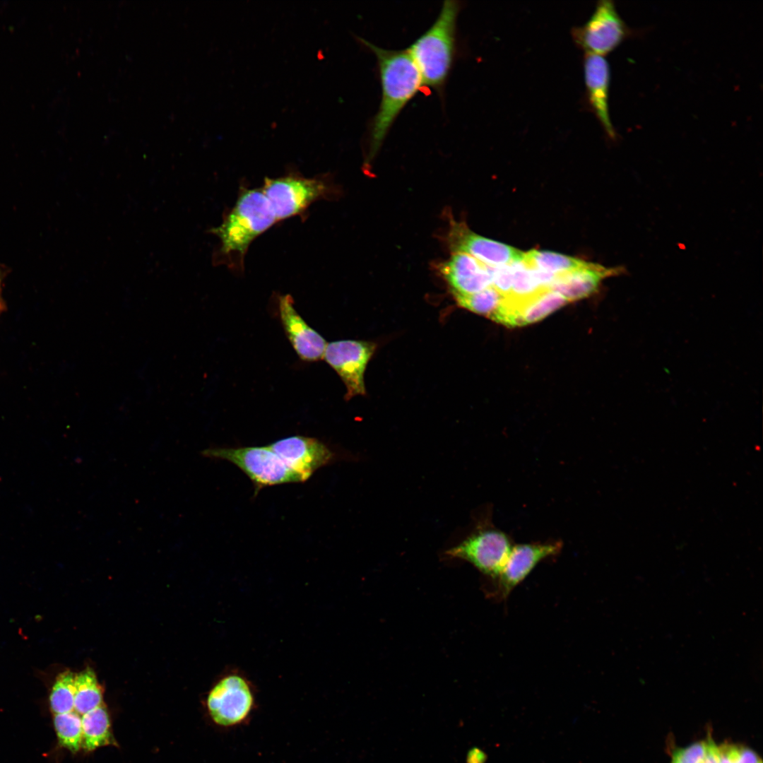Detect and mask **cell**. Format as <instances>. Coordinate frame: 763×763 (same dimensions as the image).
<instances>
[{"label":"cell","mask_w":763,"mask_h":763,"mask_svg":"<svg viewBox=\"0 0 763 763\" xmlns=\"http://www.w3.org/2000/svg\"><path fill=\"white\" fill-rule=\"evenodd\" d=\"M560 541L521 543L513 545L509 555L495 580V595L506 598L511 591L522 582L543 560L560 552Z\"/></svg>","instance_id":"obj_10"},{"label":"cell","mask_w":763,"mask_h":763,"mask_svg":"<svg viewBox=\"0 0 763 763\" xmlns=\"http://www.w3.org/2000/svg\"><path fill=\"white\" fill-rule=\"evenodd\" d=\"M75 675L70 670L60 673L52 688L50 706L55 714L74 711Z\"/></svg>","instance_id":"obj_23"},{"label":"cell","mask_w":763,"mask_h":763,"mask_svg":"<svg viewBox=\"0 0 763 763\" xmlns=\"http://www.w3.org/2000/svg\"><path fill=\"white\" fill-rule=\"evenodd\" d=\"M622 266L607 268L590 263L584 268L556 276L549 289L562 295L569 302L593 294L606 278L622 274Z\"/></svg>","instance_id":"obj_16"},{"label":"cell","mask_w":763,"mask_h":763,"mask_svg":"<svg viewBox=\"0 0 763 763\" xmlns=\"http://www.w3.org/2000/svg\"><path fill=\"white\" fill-rule=\"evenodd\" d=\"M1 279H2L1 278V273H0V310L1 309V308L3 307V302H2V298H1Z\"/></svg>","instance_id":"obj_28"},{"label":"cell","mask_w":763,"mask_h":763,"mask_svg":"<svg viewBox=\"0 0 763 763\" xmlns=\"http://www.w3.org/2000/svg\"><path fill=\"white\" fill-rule=\"evenodd\" d=\"M707 750L706 740L694 742L672 751L670 763H704Z\"/></svg>","instance_id":"obj_25"},{"label":"cell","mask_w":763,"mask_h":763,"mask_svg":"<svg viewBox=\"0 0 763 763\" xmlns=\"http://www.w3.org/2000/svg\"><path fill=\"white\" fill-rule=\"evenodd\" d=\"M584 73L589 107L606 134L615 139L617 134L610 119L608 105L610 81L609 64L603 56L586 54Z\"/></svg>","instance_id":"obj_15"},{"label":"cell","mask_w":763,"mask_h":763,"mask_svg":"<svg viewBox=\"0 0 763 763\" xmlns=\"http://www.w3.org/2000/svg\"><path fill=\"white\" fill-rule=\"evenodd\" d=\"M376 348L374 343L364 341L342 340L327 343L323 358L343 382L347 389L346 400L365 394L364 374Z\"/></svg>","instance_id":"obj_9"},{"label":"cell","mask_w":763,"mask_h":763,"mask_svg":"<svg viewBox=\"0 0 763 763\" xmlns=\"http://www.w3.org/2000/svg\"><path fill=\"white\" fill-rule=\"evenodd\" d=\"M268 446L301 478L302 482L307 480L317 469L330 463L334 456L320 440L301 435L278 439Z\"/></svg>","instance_id":"obj_11"},{"label":"cell","mask_w":763,"mask_h":763,"mask_svg":"<svg viewBox=\"0 0 763 763\" xmlns=\"http://www.w3.org/2000/svg\"><path fill=\"white\" fill-rule=\"evenodd\" d=\"M261 189L277 222L304 215L312 203L329 198L333 192L327 176L306 177L293 170L277 178H265Z\"/></svg>","instance_id":"obj_5"},{"label":"cell","mask_w":763,"mask_h":763,"mask_svg":"<svg viewBox=\"0 0 763 763\" xmlns=\"http://www.w3.org/2000/svg\"><path fill=\"white\" fill-rule=\"evenodd\" d=\"M513 545L503 531L485 521L463 541L445 552L451 559L468 562L485 575L497 579Z\"/></svg>","instance_id":"obj_7"},{"label":"cell","mask_w":763,"mask_h":763,"mask_svg":"<svg viewBox=\"0 0 763 763\" xmlns=\"http://www.w3.org/2000/svg\"><path fill=\"white\" fill-rule=\"evenodd\" d=\"M54 725L61 745L73 752L78 751L83 744L81 716L75 711L55 714Z\"/></svg>","instance_id":"obj_22"},{"label":"cell","mask_w":763,"mask_h":763,"mask_svg":"<svg viewBox=\"0 0 763 763\" xmlns=\"http://www.w3.org/2000/svg\"><path fill=\"white\" fill-rule=\"evenodd\" d=\"M213 723L230 731L249 723L257 704L256 690L249 678L238 669L224 673L209 690L206 700Z\"/></svg>","instance_id":"obj_4"},{"label":"cell","mask_w":763,"mask_h":763,"mask_svg":"<svg viewBox=\"0 0 763 763\" xmlns=\"http://www.w3.org/2000/svg\"><path fill=\"white\" fill-rule=\"evenodd\" d=\"M277 220L261 189L240 187L234 206L223 215L222 223L209 232L218 237L215 265H225L241 271L251 243Z\"/></svg>","instance_id":"obj_1"},{"label":"cell","mask_w":763,"mask_h":763,"mask_svg":"<svg viewBox=\"0 0 763 763\" xmlns=\"http://www.w3.org/2000/svg\"><path fill=\"white\" fill-rule=\"evenodd\" d=\"M278 311L283 327L297 355L307 362L322 359L327 343L297 312L290 295L279 297Z\"/></svg>","instance_id":"obj_14"},{"label":"cell","mask_w":763,"mask_h":763,"mask_svg":"<svg viewBox=\"0 0 763 763\" xmlns=\"http://www.w3.org/2000/svg\"><path fill=\"white\" fill-rule=\"evenodd\" d=\"M632 34L610 0L598 1L588 20L572 29L576 45L586 54L603 56L617 48Z\"/></svg>","instance_id":"obj_8"},{"label":"cell","mask_w":763,"mask_h":763,"mask_svg":"<svg viewBox=\"0 0 763 763\" xmlns=\"http://www.w3.org/2000/svg\"><path fill=\"white\" fill-rule=\"evenodd\" d=\"M489 268L492 277V287L499 292L506 300L509 297L511 290L512 273L511 265L497 267L489 266Z\"/></svg>","instance_id":"obj_26"},{"label":"cell","mask_w":763,"mask_h":763,"mask_svg":"<svg viewBox=\"0 0 763 763\" xmlns=\"http://www.w3.org/2000/svg\"><path fill=\"white\" fill-rule=\"evenodd\" d=\"M439 271L448 283L454 297L478 292L492 287L489 266L462 252H453L439 266Z\"/></svg>","instance_id":"obj_13"},{"label":"cell","mask_w":763,"mask_h":763,"mask_svg":"<svg viewBox=\"0 0 763 763\" xmlns=\"http://www.w3.org/2000/svg\"><path fill=\"white\" fill-rule=\"evenodd\" d=\"M718 747L720 763H762L757 754L745 746L723 744Z\"/></svg>","instance_id":"obj_24"},{"label":"cell","mask_w":763,"mask_h":763,"mask_svg":"<svg viewBox=\"0 0 763 763\" xmlns=\"http://www.w3.org/2000/svg\"><path fill=\"white\" fill-rule=\"evenodd\" d=\"M83 744L88 751L112 743L110 720L103 704L81 716Z\"/></svg>","instance_id":"obj_17"},{"label":"cell","mask_w":763,"mask_h":763,"mask_svg":"<svg viewBox=\"0 0 763 763\" xmlns=\"http://www.w3.org/2000/svg\"><path fill=\"white\" fill-rule=\"evenodd\" d=\"M201 454L205 457L224 459L235 464L252 480L255 494L267 486L302 482L268 446L208 448Z\"/></svg>","instance_id":"obj_6"},{"label":"cell","mask_w":763,"mask_h":763,"mask_svg":"<svg viewBox=\"0 0 763 763\" xmlns=\"http://www.w3.org/2000/svg\"><path fill=\"white\" fill-rule=\"evenodd\" d=\"M568 302L560 293L550 289L543 290L526 302L521 309L520 326L539 321Z\"/></svg>","instance_id":"obj_20"},{"label":"cell","mask_w":763,"mask_h":763,"mask_svg":"<svg viewBox=\"0 0 763 763\" xmlns=\"http://www.w3.org/2000/svg\"><path fill=\"white\" fill-rule=\"evenodd\" d=\"M448 243L452 252H465L490 267L509 265L522 260L524 254L511 246L478 235L464 223L454 220Z\"/></svg>","instance_id":"obj_12"},{"label":"cell","mask_w":763,"mask_h":763,"mask_svg":"<svg viewBox=\"0 0 763 763\" xmlns=\"http://www.w3.org/2000/svg\"><path fill=\"white\" fill-rule=\"evenodd\" d=\"M454 297L459 306L492 319L499 312L504 300V297L493 287L474 294Z\"/></svg>","instance_id":"obj_21"},{"label":"cell","mask_w":763,"mask_h":763,"mask_svg":"<svg viewBox=\"0 0 763 763\" xmlns=\"http://www.w3.org/2000/svg\"><path fill=\"white\" fill-rule=\"evenodd\" d=\"M377 60L382 98L370 129L369 159L377 154L394 121L422 85L419 71L408 50L383 49L360 40Z\"/></svg>","instance_id":"obj_2"},{"label":"cell","mask_w":763,"mask_h":763,"mask_svg":"<svg viewBox=\"0 0 763 763\" xmlns=\"http://www.w3.org/2000/svg\"><path fill=\"white\" fill-rule=\"evenodd\" d=\"M460 8L457 1H445L434 23L408 49L422 85L440 90L446 83L455 55Z\"/></svg>","instance_id":"obj_3"},{"label":"cell","mask_w":763,"mask_h":763,"mask_svg":"<svg viewBox=\"0 0 763 763\" xmlns=\"http://www.w3.org/2000/svg\"><path fill=\"white\" fill-rule=\"evenodd\" d=\"M707 750L704 763H720L718 747L711 735L706 740Z\"/></svg>","instance_id":"obj_27"},{"label":"cell","mask_w":763,"mask_h":763,"mask_svg":"<svg viewBox=\"0 0 763 763\" xmlns=\"http://www.w3.org/2000/svg\"><path fill=\"white\" fill-rule=\"evenodd\" d=\"M74 685V711L81 716L103 704L100 687L91 668L75 675Z\"/></svg>","instance_id":"obj_19"},{"label":"cell","mask_w":763,"mask_h":763,"mask_svg":"<svg viewBox=\"0 0 763 763\" xmlns=\"http://www.w3.org/2000/svg\"><path fill=\"white\" fill-rule=\"evenodd\" d=\"M523 260L532 268L555 276L567 273L590 264V262L572 256L536 249L524 253Z\"/></svg>","instance_id":"obj_18"}]
</instances>
